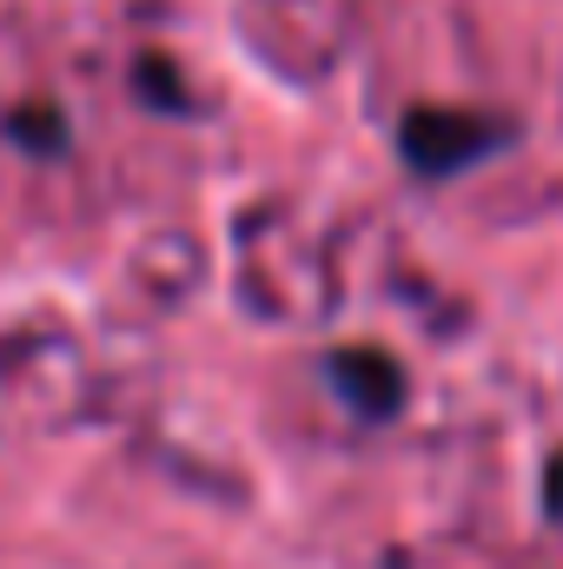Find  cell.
I'll return each mask as SVG.
<instances>
[{
	"label": "cell",
	"instance_id": "1",
	"mask_svg": "<svg viewBox=\"0 0 563 569\" xmlns=\"http://www.w3.org/2000/svg\"><path fill=\"white\" fill-rule=\"evenodd\" d=\"M504 140V127L477 120V113H457V107H418L405 120V159L418 172H457L471 159H484V146Z\"/></svg>",
	"mask_w": 563,
	"mask_h": 569
},
{
	"label": "cell",
	"instance_id": "2",
	"mask_svg": "<svg viewBox=\"0 0 563 569\" xmlns=\"http://www.w3.org/2000/svg\"><path fill=\"white\" fill-rule=\"evenodd\" d=\"M332 385L358 418H392L405 405V371L385 351H338L332 358Z\"/></svg>",
	"mask_w": 563,
	"mask_h": 569
},
{
	"label": "cell",
	"instance_id": "3",
	"mask_svg": "<svg viewBox=\"0 0 563 569\" xmlns=\"http://www.w3.org/2000/svg\"><path fill=\"white\" fill-rule=\"evenodd\" d=\"M544 510L563 523V450L551 457V470H544Z\"/></svg>",
	"mask_w": 563,
	"mask_h": 569
}]
</instances>
